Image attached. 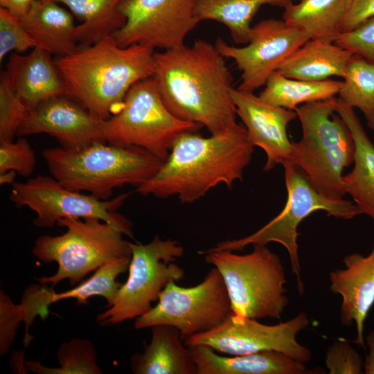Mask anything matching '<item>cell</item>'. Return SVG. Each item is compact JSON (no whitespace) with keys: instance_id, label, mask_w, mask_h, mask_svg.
Here are the masks:
<instances>
[{"instance_id":"cell-1","label":"cell","mask_w":374,"mask_h":374,"mask_svg":"<svg viewBox=\"0 0 374 374\" xmlns=\"http://www.w3.org/2000/svg\"><path fill=\"white\" fill-rule=\"evenodd\" d=\"M155 80L163 101L178 118L204 126L211 134L236 127L231 96L233 78L215 46L196 40L154 53Z\"/></svg>"},{"instance_id":"cell-2","label":"cell","mask_w":374,"mask_h":374,"mask_svg":"<svg viewBox=\"0 0 374 374\" xmlns=\"http://www.w3.org/2000/svg\"><path fill=\"white\" fill-rule=\"evenodd\" d=\"M196 132L180 135L158 172L136 192L163 199L176 195L190 204L219 184L231 188L242 179L253 152L246 128L238 125L208 137Z\"/></svg>"},{"instance_id":"cell-3","label":"cell","mask_w":374,"mask_h":374,"mask_svg":"<svg viewBox=\"0 0 374 374\" xmlns=\"http://www.w3.org/2000/svg\"><path fill=\"white\" fill-rule=\"evenodd\" d=\"M154 49L120 46L108 36L55 61L69 96L100 121L120 107L129 89L154 73Z\"/></svg>"},{"instance_id":"cell-4","label":"cell","mask_w":374,"mask_h":374,"mask_svg":"<svg viewBox=\"0 0 374 374\" xmlns=\"http://www.w3.org/2000/svg\"><path fill=\"white\" fill-rule=\"evenodd\" d=\"M42 156L54 178L66 188L107 200L113 190L136 187L152 177L163 161L137 146L94 142L80 149L46 148Z\"/></svg>"},{"instance_id":"cell-5","label":"cell","mask_w":374,"mask_h":374,"mask_svg":"<svg viewBox=\"0 0 374 374\" xmlns=\"http://www.w3.org/2000/svg\"><path fill=\"white\" fill-rule=\"evenodd\" d=\"M335 100L310 102L294 109L302 137L292 141L290 160L319 193L341 199L346 195L343 171L354 161L355 145L346 123L335 112Z\"/></svg>"},{"instance_id":"cell-6","label":"cell","mask_w":374,"mask_h":374,"mask_svg":"<svg viewBox=\"0 0 374 374\" xmlns=\"http://www.w3.org/2000/svg\"><path fill=\"white\" fill-rule=\"evenodd\" d=\"M253 246L243 255L229 250L199 253L221 274L234 318L280 319L288 304L283 264L267 245Z\"/></svg>"},{"instance_id":"cell-7","label":"cell","mask_w":374,"mask_h":374,"mask_svg":"<svg viewBox=\"0 0 374 374\" xmlns=\"http://www.w3.org/2000/svg\"><path fill=\"white\" fill-rule=\"evenodd\" d=\"M57 224L66 227V232L40 235L33 248L41 262L58 265L53 276L36 278L42 285L51 283L53 288L66 279L73 285L102 265L132 256L130 242L123 238L130 234L117 224L96 217L65 218Z\"/></svg>"},{"instance_id":"cell-8","label":"cell","mask_w":374,"mask_h":374,"mask_svg":"<svg viewBox=\"0 0 374 374\" xmlns=\"http://www.w3.org/2000/svg\"><path fill=\"white\" fill-rule=\"evenodd\" d=\"M201 127L170 112L152 77L134 84L118 109L101 121L100 137L112 145L142 148L164 161L180 135Z\"/></svg>"},{"instance_id":"cell-9","label":"cell","mask_w":374,"mask_h":374,"mask_svg":"<svg viewBox=\"0 0 374 374\" xmlns=\"http://www.w3.org/2000/svg\"><path fill=\"white\" fill-rule=\"evenodd\" d=\"M285 170V181L287 193L284 208L274 218L257 231L242 238L228 240L208 249L211 251H240L249 244L267 245L276 242L287 250L292 272L300 294L304 292L301 278V265L297 238L298 226L308 216L323 211L328 216L350 220L361 215L352 201L345 199H332L319 193L310 184L302 172L290 161L282 163Z\"/></svg>"},{"instance_id":"cell-10","label":"cell","mask_w":374,"mask_h":374,"mask_svg":"<svg viewBox=\"0 0 374 374\" xmlns=\"http://www.w3.org/2000/svg\"><path fill=\"white\" fill-rule=\"evenodd\" d=\"M132 251L129 274L114 301L96 319L102 326L136 319L152 308L166 285L184 277V270L175 261L184 247L176 240L155 235L148 244L130 242Z\"/></svg>"},{"instance_id":"cell-11","label":"cell","mask_w":374,"mask_h":374,"mask_svg":"<svg viewBox=\"0 0 374 374\" xmlns=\"http://www.w3.org/2000/svg\"><path fill=\"white\" fill-rule=\"evenodd\" d=\"M175 283H168L157 304L136 318V329L168 325L177 328L184 340L211 330L232 314L226 285L215 267L195 286L181 287Z\"/></svg>"},{"instance_id":"cell-12","label":"cell","mask_w":374,"mask_h":374,"mask_svg":"<svg viewBox=\"0 0 374 374\" xmlns=\"http://www.w3.org/2000/svg\"><path fill=\"white\" fill-rule=\"evenodd\" d=\"M129 195L101 200L70 190L53 176L39 175L25 182H14L9 198L17 208L27 206L36 213L33 224L37 227L51 228L65 218L96 217L124 228L132 238L131 221L116 212Z\"/></svg>"},{"instance_id":"cell-13","label":"cell","mask_w":374,"mask_h":374,"mask_svg":"<svg viewBox=\"0 0 374 374\" xmlns=\"http://www.w3.org/2000/svg\"><path fill=\"white\" fill-rule=\"evenodd\" d=\"M257 320L238 319L231 314L215 327L188 337L184 341L187 346L205 345L228 355L274 350L304 364L311 360L310 349L296 339L297 335L310 324L305 312L275 325L263 324Z\"/></svg>"},{"instance_id":"cell-14","label":"cell","mask_w":374,"mask_h":374,"mask_svg":"<svg viewBox=\"0 0 374 374\" xmlns=\"http://www.w3.org/2000/svg\"><path fill=\"white\" fill-rule=\"evenodd\" d=\"M197 1L123 0L119 10L126 21L112 36L122 47L178 48L199 22L195 14Z\"/></svg>"},{"instance_id":"cell-15","label":"cell","mask_w":374,"mask_h":374,"mask_svg":"<svg viewBox=\"0 0 374 374\" xmlns=\"http://www.w3.org/2000/svg\"><path fill=\"white\" fill-rule=\"evenodd\" d=\"M309 39L283 20L268 19L252 26L246 46H230L221 38L215 46L223 57L233 60L242 72L238 89L253 92L265 85L283 61Z\"/></svg>"},{"instance_id":"cell-16","label":"cell","mask_w":374,"mask_h":374,"mask_svg":"<svg viewBox=\"0 0 374 374\" xmlns=\"http://www.w3.org/2000/svg\"><path fill=\"white\" fill-rule=\"evenodd\" d=\"M100 120L75 98L60 96L30 109L19 127L17 136L46 134L67 149H80L100 137Z\"/></svg>"},{"instance_id":"cell-17","label":"cell","mask_w":374,"mask_h":374,"mask_svg":"<svg viewBox=\"0 0 374 374\" xmlns=\"http://www.w3.org/2000/svg\"><path fill=\"white\" fill-rule=\"evenodd\" d=\"M231 98L237 115L245 125L247 138L254 147L262 148L267 161L264 171L290 160L292 141L289 139L287 127L297 117L295 110L269 105L253 92L233 88Z\"/></svg>"},{"instance_id":"cell-18","label":"cell","mask_w":374,"mask_h":374,"mask_svg":"<svg viewBox=\"0 0 374 374\" xmlns=\"http://www.w3.org/2000/svg\"><path fill=\"white\" fill-rule=\"evenodd\" d=\"M343 262L344 269L330 272V290L341 297V323L348 327L355 324V343L364 347V323L374 305V243L368 255L353 253Z\"/></svg>"},{"instance_id":"cell-19","label":"cell","mask_w":374,"mask_h":374,"mask_svg":"<svg viewBox=\"0 0 374 374\" xmlns=\"http://www.w3.org/2000/svg\"><path fill=\"white\" fill-rule=\"evenodd\" d=\"M130 259L131 257H124L105 264L97 269L89 278L75 288L62 292L57 293L52 288L37 286L28 288L20 304L26 327L24 341H30L32 338L28 330L29 326L37 316L45 318L51 303L64 299H75L78 305H82L87 304L90 297L100 296L107 300V305H110L122 285L116 278L128 269Z\"/></svg>"},{"instance_id":"cell-20","label":"cell","mask_w":374,"mask_h":374,"mask_svg":"<svg viewBox=\"0 0 374 374\" xmlns=\"http://www.w3.org/2000/svg\"><path fill=\"white\" fill-rule=\"evenodd\" d=\"M6 71L12 87L29 111L52 98L69 96L51 54L39 47L26 55L10 53Z\"/></svg>"},{"instance_id":"cell-21","label":"cell","mask_w":374,"mask_h":374,"mask_svg":"<svg viewBox=\"0 0 374 374\" xmlns=\"http://www.w3.org/2000/svg\"><path fill=\"white\" fill-rule=\"evenodd\" d=\"M190 348L197 374H305L304 363L277 351L224 356L205 345Z\"/></svg>"},{"instance_id":"cell-22","label":"cell","mask_w":374,"mask_h":374,"mask_svg":"<svg viewBox=\"0 0 374 374\" xmlns=\"http://www.w3.org/2000/svg\"><path fill=\"white\" fill-rule=\"evenodd\" d=\"M335 112L346 123L355 145L354 166L342 178L344 190L362 214L374 220V144L354 109L339 98L335 100Z\"/></svg>"},{"instance_id":"cell-23","label":"cell","mask_w":374,"mask_h":374,"mask_svg":"<svg viewBox=\"0 0 374 374\" xmlns=\"http://www.w3.org/2000/svg\"><path fill=\"white\" fill-rule=\"evenodd\" d=\"M150 344L130 359L134 374H197L190 348L180 331L168 325H155Z\"/></svg>"},{"instance_id":"cell-24","label":"cell","mask_w":374,"mask_h":374,"mask_svg":"<svg viewBox=\"0 0 374 374\" xmlns=\"http://www.w3.org/2000/svg\"><path fill=\"white\" fill-rule=\"evenodd\" d=\"M19 19L36 47L51 55L67 56L80 47L72 15L55 1L33 0L28 11Z\"/></svg>"},{"instance_id":"cell-25","label":"cell","mask_w":374,"mask_h":374,"mask_svg":"<svg viewBox=\"0 0 374 374\" xmlns=\"http://www.w3.org/2000/svg\"><path fill=\"white\" fill-rule=\"evenodd\" d=\"M354 55L332 42L310 39L287 57L277 71L287 78L308 81L344 78Z\"/></svg>"},{"instance_id":"cell-26","label":"cell","mask_w":374,"mask_h":374,"mask_svg":"<svg viewBox=\"0 0 374 374\" xmlns=\"http://www.w3.org/2000/svg\"><path fill=\"white\" fill-rule=\"evenodd\" d=\"M285 7L283 20L310 39L334 42L344 32L352 0H299Z\"/></svg>"},{"instance_id":"cell-27","label":"cell","mask_w":374,"mask_h":374,"mask_svg":"<svg viewBox=\"0 0 374 374\" xmlns=\"http://www.w3.org/2000/svg\"><path fill=\"white\" fill-rule=\"evenodd\" d=\"M66 6L81 24L76 26L79 46L93 44L112 35L125 23L119 6L123 0H47Z\"/></svg>"},{"instance_id":"cell-28","label":"cell","mask_w":374,"mask_h":374,"mask_svg":"<svg viewBox=\"0 0 374 374\" xmlns=\"http://www.w3.org/2000/svg\"><path fill=\"white\" fill-rule=\"evenodd\" d=\"M292 0H197L195 14L197 19L214 20L224 24L233 40L248 44L251 21L263 5L285 8Z\"/></svg>"},{"instance_id":"cell-29","label":"cell","mask_w":374,"mask_h":374,"mask_svg":"<svg viewBox=\"0 0 374 374\" xmlns=\"http://www.w3.org/2000/svg\"><path fill=\"white\" fill-rule=\"evenodd\" d=\"M259 97L265 103L290 110L299 105L325 100L339 93L342 81L327 79L308 81L289 78L278 71L268 78Z\"/></svg>"},{"instance_id":"cell-30","label":"cell","mask_w":374,"mask_h":374,"mask_svg":"<svg viewBox=\"0 0 374 374\" xmlns=\"http://www.w3.org/2000/svg\"><path fill=\"white\" fill-rule=\"evenodd\" d=\"M339 98L364 114L368 127L374 130V64L354 55L343 78Z\"/></svg>"},{"instance_id":"cell-31","label":"cell","mask_w":374,"mask_h":374,"mask_svg":"<svg viewBox=\"0 0 374 374\" xmlns=\"http://www.w3.org/2000/svg\"><path fill=\"white\" fill-rule=\"evenodd\" d=\"M59 367H46L37 362L28 361V370L39 374H101L96 363V349L89 340L72 339L62 343L57 352Z\"/></svg>"},{"instance_id":"cell-32","label":"cell","mask_w":374,"mask_h":374,"mask_svg":"<svg viewBox=\"0 0 374 374\" xmlns=\"http://www.w3.org/2000/svg\"><path fill=\"white\" fill-rule=\"evenodd\" d=\"M29 110L18 96L6 71L0 75V142L12 141Z\"/></svg>"},{"instance_id":"cell-33","label":"cell","mask_w":374,"mask_h":374,"mask_svg":"<svg viewBox=\"0 0 374 374\" xmlns=\"http://www.w3.org/2000/svg\"><path fill=\"white\" fill-rule=\"evenodd\" d=\"M36 44L21 20L8 10L0 8V61L9 53H21Z\"/></svg>"},{"instance_id":"cell-34","label":"cell","mask_w":374,"mask_h":374,"mask_svg":"<svg viewBox=\"0 0 374 374\" xmlns=\"http://www.w3.org/2000/svg\"><path fill=\"white\" fill-rule=\"evenodd\" d=\"M35 165V152L23 136L16 141L0 142V174L14 170L28 177L33 174Z\"/></svg>"},{"instance_id":"cell-35","label":"cell","mask_w":374,"mask_h":374,"mask_svg":"<svg viewBox=\"0 0 374 374\" xmlns=\"http://www.w3.org/2000/svg\"><path fill=\"white\" fill-rule=\"evenodd\" d=\"M325 363L329 374H361L364 361L358 352L345 340H337L328 348Z\"/></svg>"},{"instance_id":"cell-36","label":"cell","mask_w":374,"mask_h":374,"mask_svg":"<svg viewBox=\"0 0 374 374\" xmlns=\"http://www.w3.org/2000/svg\"><path fill=\"white\" fill-rule=\"evenodd\" d=\"M334 43L374 64V16L341 33Z\"/></svg>"},{"instance_id":"cell-37","label":"cell","mask_w":374,"mask_h":374,"mask_svg":"<svg viewBox=\"0 0 374 374\" xmlns=\"http://www.w3.org/2000/svg\"><path fill=\"white\" fill-rule=\"evenodd\" d=\"M24 321L20 304L12 303L3 292L0 294V355H5L15 340L17 329Z\"/></svg>"},{"instance_id":"cell-38","label":"cell","mask_w":374,"mask_h":374,"mask_svg":"<svg viewBox=\"0 0 374 374\" xmlns=\"http://www.w3.org/2000/svg\"><path fill=\"white\" fill-rule=\"evenodd\" d=\"M373 16L374 0H352L344 24V32L355 28Z\"/></svg>"},{"instance_id":"cell-39","label":"cell","mask_w":374,"mask_h":374,"mask_svg":"<svg viewBox=\"0 0 374 374\" xmlns=\"http://www.w3.org/2000/svg\"><path fill=\"white\" fill-rule=\"evenodd\" d=\"M33 0H0V6L19 19L28 11Z\"/></svg>"},{"instance_id":"cell-40","label":"cell","mask_w":374,"mask_h":374,"mask_svg":"<svg viewBox=\"0 0 374 374\" xmlns=\"http://www.w3.org/2000/svg\"><path fill=\"white\" fill-rule=\"evenodd\" d=\"M364 339L368 353L364 362V371L366 374H374V329L368 332Z\"/></svg>"},{"instance_id":"cell-41","label":"cell","mask_w":374,"mask_h":374,"mask_svg":"<svg viewBox=\"0 0 374 374\" xmlns=\"http://www.w3.org/2000/svg\"><path fill=\"white\" fill-rule=\"evenodd\" d=\"M17 173L14 170H8L6 172L0 174V184L3 185L6 184H13L15 182V179Z\"/></svg>"}]
</instances>
